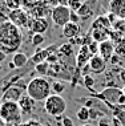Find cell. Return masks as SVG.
<instances>
[{"label":"cell","instance_id":"1","mask_svg":"<svg viewBox=\"0 0 125 126\" xmlns=\"http://www.w3.org/2000/svg\"><path fill=\"white\" fill-rule=\"evenodd\" d=\"M23 45V33L11 21L0 24V50L7 54H15Z\"/></svg>","mask_w":125,"mask_h":126},{"label":"cell","instance_id":"2","mask_svg":"<svg viewBox=\"0 0 125 126\" xmlns=\"http://www.w3.org/2000/svg\"><path fill=\"white\" fill-rule=\"evenodd\" d=\"M25 92L36 102H44L52 94V85H51L48 77L37 76L29 80V82L27 84Z\"/></svg>","mask_w":125,"mask_h":126},{"label":"cell","instance_id":"3","mask_svg":"<svg viewBox=\"0 0 125 126\" xmlns=\"http://www.w3.org/2000/svg\"><path fill=\"white\" fill-rule=\"evenodd\" d=\"M89 97L104 102L105 105L110 104V105L120 106V108L125 106V96H124L123 90H121V88L119 86H108L101 92H93V93L89 94Z\"/></svg>","mask_w":125,"mask_h":126},{"label":"cell","instance_id":"4","mask_svg":"<svg viewBox=\"0 0 125 126\" xmlns=\"http://www.w3.org/2000/svg\"><path fill=\"white\" fill-rule=\"evenodd\" d=\"M0 118L7 126H21L23 113L18 102H0Z\"/></svg>","mask_w":125,"mask_h":126},{"label":"cell","instance_id":"5","mask_svg":"<svg viewBox=\"0 0 125 126\" xmlns=\"http://www.w3.org/2000/svg\"><path fill=\"white\" fill-rule=\"evenodd\" d=\"M44 110L47 114L52 117H61L67 110V101L65 98L60 94H51V96L44 101Z\"/></svg>","mask_w":125,"mask_h":126},{"label":"cell","instance_id":"6","mask_svg":"<svg viewBox=\"0 0 125 126\" xmlns=\"http://www.w3.org/2000/svg\"><path fill=\"white\" fill-rule=\"evenodd\" d=\"M51 20L56 27L63 28L71 21V9L65 5H56L51 9Z\"/></svg>","mask_w":125,"mask_h":126},{"label":"cell","instance_id":"7","mask_svg":"<svg viewBox=\"0 0 125 126\" xmlns=\"http://www.w3.org/2000/svg\"><path fill=\"white\" fill-rule=\"evenodd\" d=\"M8 19L12 24H15L18 28L21 29V28H28L32 17L28 13V11H25L24 8H20V9H15V11L9 12Z\"/></svg>","mask_w":125,"mask_h":126},{"label":"cell","instance_id":"8","mask_svg":"<svg viewBox=\"0 0 125 126\" xmlns=\"http://www.w3.org/2000/svg\"><path fill=\"white\" fill-rule=\"evenodd\" d=\"M24 96L23 88L19 85H11L5 88V90L1 94V102H19L20 98Z\"/></svg>","mask_w":125,"mask_h":126},{"label":"cell","instance_id":"9","mask_svg":"<svg viewBox=\"0 0 125 126\" xmlns=\"http://www.w3.org/2000/svg\"><path fill=\"white\" fill-rule=\"evenodd\" d=\"M49 28V23L47 19L40 17V19H31V23H29V32L32 35H44V33L48 31Z\"/></svg>","mask_w":125,"mask_h":126},{"label":"cell","instance_id":"10","mask_svg":"<svg viewBox=\"0 0 125 126\" xmlns=\"http://www.w3.org/2000/svg\"><path fill=\"white\" fill-rule=\"evenodd\" d=\"M107 64L108 63L100 54H94L89 60V63H88V68H89V72H92L94 74H100L107 70Z\"/></svg>","mask_w":125,"mask_h":126},{"label":"cell","instance_id":"11","mask_svg":"<svg viewBox=\"0 0 125 126\" xmlns=\"http://www.w3.org/2000/svg\"><path fill=\"white\" fill-rule=\"evenodd\" d=\"M92 56L93 54L90 53L88 45L80 47L79 52H77V56H76V69L83 70V68L88 65V63H89L90 59H92Z\"/></svg>","mask_w":125,"mask_h":126},{"label":"cell","instance_id":"12","mask_svg":"<svg viewBox=\"0 0 125 126\" xmlns=\"http://www.w3.org/2000/svg\"><path fill=\"white\" fill-rule=\"evenodd\" d=\"M94 4H97L94 0H85V1H83L81 8L77 11L80 19H81L83 21L93 19V16H94Z\"/></svg>","mask_w":125,"mask_h":126},{"label":"cell","instance_id":"13","mask_svg":"<svg viewBox=\"0 0 125 126\" xmlns=\"http://www.w3.org/2000/svg\"><path fill=\"white\" fill-rule=\"evenodd\" d=\"M28 13L31 15L32 19H40V17H44L45 19V16L51 15V9H49V5L47 4L44 0H39V3L33 7L32 9H29Z\"/></svg>","mask_w":125,"mask_h":126},{"label":"cell","instance_id":"14","mask_svg":"<svg viewBox=\"0 0 125 126\" xmlns=\"http://www.w3.org/2000/svg\"><path fill=\"white\" fill-rule=\"evenodd\" d=\"M108 9L117 19H125V0H109Z\"/></svg>","mask_w":125,"mask_h":126},{"label":"cell","instance_id":"15","mask_svg":"<svg viewBox=\"0 0 125 126\" xmlns=\"http://www.w3.org/2000/svg\"><path fill=\"white\" fill-rule=\"evenodd\" d=\"M89 31H108V32H110L112 31V24H110V21L108 20L107 16L100 15L94 17Z\"/></svg>","mask_w":125,"mask_h":126},{"label":"cell","instance_id":"16","mask_svg":"<svg viewBox=\"0 0 125 126\" xmlns=\"http://www.w3.org/2000/svg\"><path fill=\"white\" fill-rule=\"evenodd\" d=\"M99 54L107 61V63H109L110 59L114 56V44L110 41V40H107V41H104V43H100Z\"/></svg>","mask_w":125,"mask_h":126},{"label":"cell","instance_id":"17","mask_svg":"<svg viewBox=\"0 0 125 126\" xmlns=\"http://www.w3.org/2000/svg\"><path fill=\"white\" fill-rule=\"evenodd\" d=\"M80 33H81L80 25L75 24V23H71V21L61 28L63 37H65V39H68V40H72V39H75V37H79Z\"/></svg>","mask_w":125,"mask_h":126},{"label":"cell","instance_id":"18","mask_svg":"<svg viewBox=\"0 0 125 126\" xmlns=\"http://www.w3.org/2000/svg\"><path fill=\"white\" fill-rule=\"evenodd\" d=\"M18 104H19L20 110H21L23 114H31L32 111H33V109H35L36 101L32 100L28 94H24V96L20 98V101L18 102Z\"/></svg>","mask_w":125,"mask_h":126},{"label":"cell","instance_id":"19","mask_svg":"<svg viewBox=\"0 0 125 126\" xmlns=\"http://www.w3.org/2000/svg\"><path fill=\"white\" fill-rule=\"evenodd\" d=\"M12 63L16 69H21V68H24L28 64V56L23 52H16L12 56Z\"/></svg>","mask_w":125,"mask_h":126},{"label":"cell","instance_id":"20","mask_svg":"<svg viewBox=\"0 0 125 126\" xmlns=\"http://www.w3.org/2000/svg\"><path fill=\"white\" fill-rule=\"evenodd\" d=\"M107 106H108V109L112 110L113 117L116 118V120H119L121 126H125V109L120 108V106H114V105H110V104H108Z\"/></svg>","mask_w":125,"mask_h":126},{"label":"cell","instance_id":"21","mask_svg":"<svg viewBox=\"0 0 125 126\" xmlns=\"http://www.w3.org/2000/svg\"><path fill=\"white\" fill-rule=\"evenodd\" d=\"M57 54H59L61 59H69L73 56V45L71 43L67 44H61L57 49Z\"/></svg>","mask_w":125,"mask_h":126},{"label":"cell","instance_id":"22","mask_svg":"<svg viewBox=\"0 0 125 126\" xmlns=\"http://www.w3.org/2000/svg\"><path fill=\"white\" fill-rule=\"evenodd\" d=\"M76 118L79 121H81V122H88L90 120V110H89V108H87V106H84V105H83V106L76 111Z\"/></svg>","mask_w":125,"mask_h":126},{"label":"cell","instance_id":"23","mask_svg":"<svg viewBox=\"0 0 125 126\" xmlns=\"http://www.w3.org/2000/svg\"><path fill=\"white\" fill-rule=\"evenodd\" d=\"M49 68H51V64L48 61H44V63H40L37 65H35V70L39 73V76L47 77L49 73Z\"/></svg>","mask_w":125,"mask_h":126},{"label":"cell","instance_id":"24","mask_svg":"<svg viewBox=\"0 0 125 126\" xmlns=\"http://www.w3.org/2000/svg\"><path fill=\"white\" fill-rule=\"evenodd\" d=\"M112 29L114 32H119L120 35H123L125 37V19H117L116 21L113 23Z\"/></svg>","mask_w":125,"mask_h":126},{"label":"cell","instance_id":"25","mask_svg":"<svg viewBox=\"0 0 125 126\" xmlns=\"http://www.w3.org/2000/svg\"><path fill=\"white\" fill-rule=\"evenodd\" d=\"M114 54L120 59H125V39L114 44Z\"/></svg>","mask_w":125,"mask_h":126},{"label":"cell","instance_id":"26","mask_svg":"<svg viewBox=\"0 0 125 126\" xmlns=\"http://www.w3.org/2000/svg\"><path fill=\"white\" fill-rule=\"evenodd\" d=\"M51 85H52V92H53V94H60V96H61V93L65 90V85H64L60 80L52 81V82H51Z\"/></svg>","mask_w":125,"mask_h":126},{"label":"cell","instance_id":"27","mask_svg":"<svg viewBox=\"0 0 125 126\" xmlns=\"http://www.w3.org/2000/svg\"><path fill=\"white\" fill-rule=\"evenodd\" d=\"M83 85L85 86V89H88L90 93H93V86H94V78L90 74H84L83 77Z\"/></svg>","mask_w":125,"mask_h":126},{"label":"cell","instance_id":"28","mask_svg":"<svg viewBox=\"0 0 125 126\" xmlns=\"http://www.w3.org/2000/svg\"><path fill=\"white\" fill-rule=\"evenodd\" d=\"M44 41H45V36L44 35H32L31 37V44L33 47H37V48L43 45Z\"/></svg>","mask_w":125,"mask_h":126},{"label":"cell","instance_id":"29","mask_svg":"<svg viewBox=\"0 0 125 126\" xmlns=\"http://www.w3.org/2000/svg\"><path fill=\"white\" fill-rule=\"evenodd\" d=\"M5 7L9 11H15V9L23 8V4H21V0H7Z\"/></svg>","mask_w":125,"mask_h":126},{"label":"cell","instance_id":"30","mask_svg":"<svg viewBox=\"0 0 125 126\" xmlns=\"http://www.w3.org/2000/svg\"><path fill=\"white\" fill-rule=\"evenodd\" d=\"M81 5H83L81 0H68V8L72 12H77L81 8Z\"/></svg>","mask_w":125,"mask_h":126},{"label":"cell","instance_id":"31","mask_svg":"<svg viewBox=\"0 0 125 126\" xmlns=\"http://www.w3.org/2000/svg\"><path fill=\"white\" fill-rule=\"evenodd\" d=\"M39 3V0H21V4H23V8L25 9V11H29V9H32L33 7Z\"/></svg>","mask_w":125,"mask_h":126},{"label":"cell","instance_id":"32","mask_svg":"<svg viewBox=\"0 0 125 126\" xmlns=\"http://www.w3.org/2000/svg\"><path fill=\"white\" fill-rule=\"evenodd\" d=\"M99 45H100V44L96 43V41H92L89 45H88V48H89L90 53H92L93 56H94V54H99Z\"/></svg>","mask_w":125,"mask_h":126},{"label":"cell","instance_id":"33","mask_svg":"<svg viewBox=\"0 0 125 126\" xmlns=\"http://www.w3.org/2000/svg\"><path fill=\"white\" fill-rule=\"evenodd\" d=\"M97 126H113V125H112V121H110V120L103 117V118H100V120H99V122H97Z\"/></svg>","mask_w":125,"mask_h":126},{"label":"cell","instance_id":"34","mask_svg":"<svg viewBox=\"0 0 125 126\" xmlns=\"http://www.w3.org/2000/svg\"><path fill=\"white\" fill-rule=\"evenodd\" d=\"M80 16H79V13L77 12H72L71 11V23H75V24H79L80 23Z\"/></svg>","mask_w":125,"mask_h":126},{"label":"cell","instance_id":"35","mask_svg":"<svg viewBox=\"0 0 125 126\" xmlns=\"http://www.w3.org/2000/svg\"><path fill=\"white\" fill-rule=\"evenodd\" d=\"M21 126H43V125L36 120H29V121H27L25 124H23Z\"/></svg>","mask_w":125,"mask_h":126},{"label":"cell","instance_id":"36","mask_svg":"<svg viewBox=\"0 0 125 126\" xmlns=\"http://www.w3.org/2000/svg\"><path fill=\"white\" fill-rule=\"evenodd\" d=\"M63 125L64 126H73V122L69 117H64L63 118Z\"/></svg>","mask_w":125,"mask_h":126},{"label":"cell","instance_id":"37","mask_svg":"<svg viewBox=\"0 0 125 126\" xmlns=\"http://www.w3.org/2000/svg\"><path fill=\"white\" fill-rule=\"evenodd\" d=\"M107 17H108V20H109V21H110V24H112V25H113V23H114V21H116V20H117V17H116V16H114L113 13H110V12H109V13H108V15H107Z\"/></svg>","mask_w":125,"mask_h":126},{"label":"cell","instance_id":"38","mask_svg":"<svg viewBox=\"0 0 125 126\" xmlns=\"http://www.w3.org/2000/svg\"><path fill=\"white\" fill-rule=\"evenodd\" d=\"M44 1H45L48 5H53V7H56V5H59V1H60V0H44Z\"/></svg>","mask_w":125,"mask_h":126},{"label":"cell","instance_id":"39","mask_svg":"<svg viewBox=\"0 0 125 126\" xmlns=\"http://www.w3.org/2000/svg\"><path fill=\"white\" fill-rule=\"evenodd\" d=\"M5 60H7V53H4V52L0 50V64H1L3 61H5Z\"/></svg>","mask_w":125,"mask_h":126},{"label":"cell","instance_id":"40","mask_svg":"<svg viewBox=\"0 0 125 126\" xmlns=\"http://www.w3.org/2000/svg\"><path fill=\"white\" fill-rule=\"evenodd\" d=\"M8 66H9V69H16V68H15V65H13V63H12V61L8 64Z\"/></svg>","mask_w":125,"mask_h":126},{"label":"cell","instance_id":"41","mask_svg":"<svg viewBox=\"0 0 125 126\" xmlns=\"http://www.w3.org/2000/svg\"><path fill=\"white\" fill-rule=\"evenodd\" d=\"M7 3V0H0V7H4Z\"/></svg>","mask_w":125,"mask_h":126},{"label":"cell","instance_id":"42","mask_svg":"<svg viewBox=\"0 0 125 126\" xmlns=\"http://www.w3.org/2000/svg\"><path fill=\"white\" fill-rule=\"evenodd\" d=\"M0 126H7V125H5V122H4V121H3V120H1V118H0Z\"/></svg>","mask_w":125,"mask_h":126},{"label":"cell","instance_id":"43","mask_svg":"<svg viewBox=\"0 0 125 126\" xmlns=\"http://www.w3.org/2000/svg\"><path fill=\"white\" fill-rule=\"evenodd\" d=\"M121 90H123V93H124V96H125V85H123V88H121Z\"/></svg>","mask_w":125,"mask_h":126},{"label":"cell","instance_id":"44","mask_svg":"<svg viewBox=\"0 0 125 126\" xmlns=\"http://www.w3.org/2000/svg\"><path fill=\"white\" fill-rule=\"evenodd\" d=\"M0 70H1V64H0Z\"/></svg>","mask_w":125,"mask_h":126},{"label":"cell","instance_id":"45","mask_svg":"<svg viewBox=\"0 0 125 126\" xmlns=\"http://www.w3.org/2000/svg\"><path fill=\"white\" fill-rule=\"evenodd\" d=\"M83 126H90V125H83Z\"/></svg>","mask_w":125,"mask_h":126}]
</instances>
